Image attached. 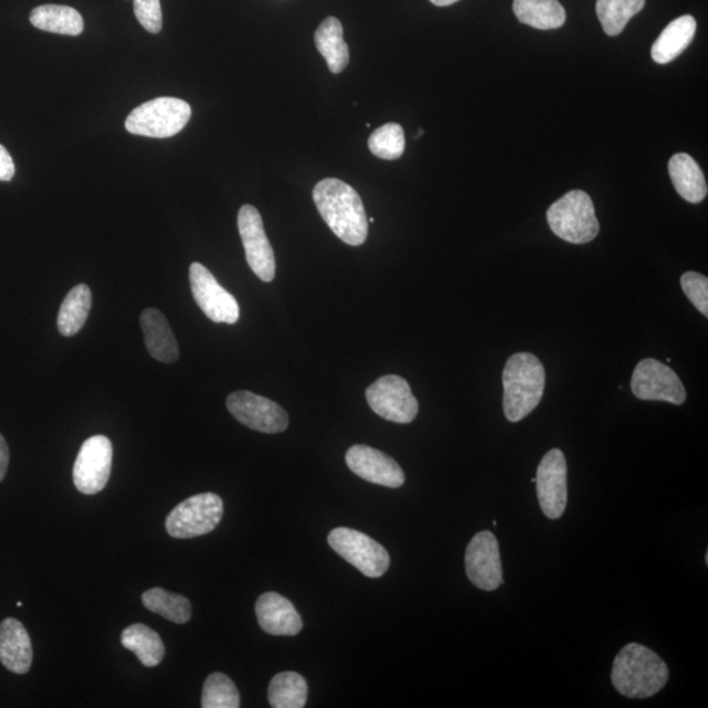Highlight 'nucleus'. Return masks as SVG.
I'll return each instance as SVG.
<instances>
[{"instance_id": "nucleus-9", "label": "nucleus", "mask_w": 708, "mask_h": 708, "mask_svg": "<svg viewBox=\"0 0 708 708\" xmlns=\"http://www.w3.org/2000/svg\"><path fill=\"white\" fill-rule=\"evenodd\" d=\"M189 283L196 303L214 324L235 325L240 320L241 308L235 297L216 282L205 266L193 263L189 268Z\"/></svg>"}, {"instance_id": "nucleus-31", "label": "nucleus", "mask_w": 708, "mask_h": 708, "mask_svg": "<svg viewBox=\"0 0 708 708\" xmlns=\"http://www.w3.org/2000/svg\"><path fill=\"white\" fill-rule=\"evenodd\" d=\"M369 150L373 156L395 160L403 156L405 149L404 130L401 125L390 123L381 126L369 138Z\"/></svg>"}, {"instance_id": "nucleus-5", "label": "nucleus", "mask_w": 708, "mask_h": 708, "mask_svg": "<svg viewBox=\"0 0 708 708\" xmlns=\"http://www.w3.org/2000/svg\"><path fill=\"white\" fill-rule=\"evenodd\" d=\"M191 116V105L187 102L177 97H158L131 110L125 128L136 136L168 138L184 129Z\"/></svg>"}, {"instance_id": "nucleus-24", "label": "nucleus", "mask_w": 708, "mask_h": 708, "mask_svg": "<svg viewBox=\"0 0 708 708\" xmlns=\"http://www.w3.org/2000/svg\"><path fill=\"white\" fill-rule=\"evenodd\" d=\"M514 11L522 24L542 31L558 30L567 19L558 0H514Z\"/></svg>"}, {"instance_id": "nucleus-14", "label": "nucleus", "mask_w": 708, "mask_h": 708, "mask_svg": "<svg viewBox=\"0 0 708 708\" xmlns=\"http://www.w3.org/2000/svg\"><path fill=\"white\" fill-rule=\"evenodd\" d=\"M567 461L564 453L552 448L539 464L536 476L539 506L550 520L564 515L568 503Z\"/></svg>"}, {"instance_id": "nucleus-22", "label": "nucleus", "mask_w": 708, "mask_h": 708, "mask_svg": "<svg viewBox=\"0 0 708 708\" xmlns=\"http://www.w3.org/2000/svg\"><path fill=\"white\" fill-rule=\"evenodd\" d=\"M315 45L334 74L345 72L349 63V47L339 19L327 18L315 32Z\"/></svg>"}, {"instance_id": "nucleus-25", "label": "nucleus", "mask_w": 708, "mask_h": 708, "mask_svg": "<svg viewBox=\"0 0 708 708\" xmlns=\"http://www.w3.org/2000/svg\"><path fill=\"white\" fill-rule=\"evenodd\" d=\"M91 306H93V294L86 284L76 285L67 293L60 308L57 326L59 331L70 338L81 331L86 325Z\"/></svg>"}, {"instance_id": "nucleus-2", "label": "nucleus", "mask_w": 708, "mask_h": 708, "mask_svg": "<svg viewBox=\"0 0 708 708\" xmlns=\"http://www.w3.org/2000/svg\"><path fill=\"white\" fill-rule=\"evenodd\" d=\"M669 668L656 652L640 643H630L616 655L612 683L616 691L631 699H646L668 684Z\"/></svg>"}, {"instance_id": "nucleus-4", "label": "nucleus", "mask_w": 708, "mask_h": 708, "mask_svg": "<svg viewBox=\"0 0 708 708\" xmlns=\"http://www.w3.org/2000/svg\"><path fill=\"white\" fill-rule=\"evenodd\" d=\"M552 233L566 242L584 244L600 233L594 203L583 191H571L553 202L547 212Z\"/></svg>"}, {"instance_id": "nucleus-33", "label": "nucleus", "mask_w": 708, "mask_h": 708, "mask_svg": "<svg viewBox=\"0 0 708 708\" xmlns=\"http://www.w3.org/2000/svg\"><path fill=\"white\" fill-rule=\"evenodd\" d=\"M136 17L147 32L159 33L162 30L163 17L160 0H133Z\"/></svg>"}, {"instance_id": "nucleus-32", "label": "nucleus", "mask_w": 708, "mask_h": 708, "mask_svg": "<svg viewBox=\"0 0 708 708\" xmlns=\"http://www.w3.org/2000/svg\"><path fill=\"white\" fill-rule=\"evenodd\" d=\"M685 296L696 306L697 310L708 317V278L697 272H686L681 277Z\"/></svg>"}, {"instance_id": "nucleus-20", "label": "nucleus", "mask_w": 708, "mask_h": 708, "mask_svg": "<svg viewBox=\"0 0 708 708\" xmlns=\"http://www.w3.org/2000/svg\"><path fill=\"white\" fill-rule=\"evenodd\" d=\"M697 31V21L690 15L673 20L652 46V60L661 65L675 61L691 44Z\"/></svg>"}, {"instance_id": "nucleus-18", "label": "nucleus", "mask_w": 708, "mask_h": 708, "mask_svg": "<svg viewBox=\"0 0 708 708\" xmlns=\"http://www.w3.org/2000/svg\"><path fill=\"white\" fill-rule=\"evenodd\" d=\"M32 661V642L23 623L15 619L0 623V663L17 675H25Z\"/></svg>"}, {"instance_id": "nucleus-16", "label": "nucleus", "mask_w": 708, "mask_h": 708, "mask_svg": "<svg viewBox=\"0 0 708 708\" xmlns=\"http://www.w3.org/2000/svg\"><path fill=\"white\" fill-rule=\"evenodd\" d=\"M350 472L363 480L389 488L404 485L405 475L401 466L390 455L367 445H355L346 455Z\"/></svg>"}, {"instance_id": "nucleus-30", "label": "nucleus", "mask_w": 708, "mask_h": 708, "mask_svg": "<svg viewBox=\"0 0 708 708\" xmlns=\"http://www.w3.org/2000/svg\"><path fill=\"white\" fill-rule=\"evenodd\" d=\"M201 706L203 708H240L241 696L233 679L223 673H213L203 684Z\"/></svg>"}, {"instance_id": "nucleus-36", "label": "nucleus", "mask_w": 708, "mask_h": 708, "mask_svg": "<svg viewBox=\"0 0 708 708\" xmlns=\"http://www.w3.org/2000/svg\"><path fill=\"white\" fill-rule=\"evenodd\" d=\"M434 6L446 7L459 2V0H431Z\"/></svg>"}, {"instance_id": "nucleus-8", "label": "nucleus", "mask_w": 708, "mask_h": 708, "mask_svg": "<svg viewBox=\"0 0 708 708\" xmlns=\"http://www.w3.org/2000/svg\"><path fill=\"white\" fill-rule=\"evenodd\" d=\"M367 401L378 416L398 424H410L419 413L411 385L399 376H384L367 390Z\"/></svg>"}, {"instance_id": "nucleus-21", "label": "nucleus", "mask_w": 708, "mask_h": 708, "mask_svg": "<svg viewBox=\"0 0 708 708\" xmlns=\"http://www.w3.org/2000/svg\"><path fill=\"white\" fill-rule=\"evenodd\" d=\"M668 168L673 186L684 200L699 203L706 199L708 189L704 171L688 154L673 156Z\"/></svg>"}, {"instance_id": "nucleus-23", "label": "nucleus", "mask_w": 708, "mask_h": 708, "mask_svg": "<svg viewBox=\"0 0 708 708\" xmlns=\"http://www.w3.org/2000/svg\"><path fill=\"white\" fill-rule=\"evenodd\" d=\"M38 30L80 36L84 30L83 18L78 11L68 6L44 4L36 7L30 17Z\"/></svg>"}, {"instance_id": "nucleus-26", "label": "nucleus", "mask_w": 708, "mask_h": 708, "mask_svg": "<svg viewBox=\"0 0 708 708\" xmlns=\"http://www.w3.org/2000/svg\"><path fill=\"white\" fill-rule=\"evenodd\" d=\"M121 643L126 649L136 654L145 667H157L163 661L166 651L163 641L156 631L136 623L124 630Z\"/></svg>"}, {"instance_id": "nucleus-28", "label": "nucleus", "mask_w": 708, "mask_h": 708, "mask_svg": "<svg viewBox=\"0 0 708 708\" xmlns=\"http://www.w3.org/2000/svg\"><path fill=\"white\" fill-rule=\"evenodd\" d=\"M142 602L150 612L178 625L187 623L192 616L191 602L184 595L167 592L162 588L149 589L144 593Z\"/></svg>"}, {"instance_id": "nucleus-1", "label": "nucleus", "mask_w": 708, "mask_h": 708, "mask_svg": "<svg viewBox=\"0 0 708 708\" xmlns=\"http://www.w3.org/2000/svg\"><path fill=\"white\" fill-rule=\"evenodd\" d=\"M313 198L321 219L339 240L355 247L367 242V212L352 187L339 179H325L314 188Z\"/></svg>"}, {"instance_id": "nucleus-35", "label": "nucleus", "mask_w": 708, "mask_h": 708, "mask_svg": "<svg viewBox=\"0 0 708 708\" xmlns=\"http://www.w3.org/2000/svg\"><path fill=\"white\" fill-rule=\"evenodd\" d=\"M10 451L4 437L0 434V482L4 479L7 468H9Z\"/></svg>"}, {"instance_id": "nucleus-10", "label": "nucleus", "mask_w": 708, "mask_h": 708, "mask_svg": "<svg viewBox=\"0 0 708 708\" xmlns=\"http://www.w3.org/2000/svg\"><path fill=\"white\" fill-rule=\"evenodd\" d=\"M631 390L641 401H661L675 405H681L686 401V390L676 371L654 359L636 364Z\"/></svg>"}, {"instance_id": "nucleus-15", "label": "nucleus", "mask_w": 708, "mask_h": 708, "mask_svg": "<svg viewBox=\"0 0 708 708\" xmlns=\"http://www.w3.org/2000/svg\"><path fill=\"white\" fill-rule=\"evenodd\" d=\"M467 578L482 591L493 592L504 584L499 542L490 531H480L468 543L465 557Z\"/></svg>"}, {"instance_id": "nucleus-3", "label": "nucleus", "mask_w": 708, "mask_h": 708, "mask_svg": "<svg viewBox=\"0 0 708 708\" xmlns=\"http://www.w3.org/2000/svg\"><path fill=\"white\" fill-rule=\"evenodd\" d=\"M546 373L538 357L516 353L509 357L503 371L504 413L510 423L521 422L541 403Z\"/></svg>"}, {"instance_id": "nucleus-6", "label": "nucleus", "mask_w": 708, "mask_h": 708, "mask_svg": "<svg viewBox=\"0 0 708 708\" xmlns=\"http://www.w3.org/2000/svg\"><path fill=\"white\" fill-rule=\"evenodd\" d=\"M223 501L215 494H200L179 504L166 520L168 535L178 539L205 536L219 527Z\"/></svg>"}, {"instance_id": "nucleus-11", "label": "nucleus", "mask_w": 708, "mask_h": 708, "mask_svg": "<svg viewBox=\"0 0 708 708\" xmlns=\"http://www.w3.org/2000/svg\"><path fill=\"white\" fill-rule=\"evenodd\" d=\"M226 404L231 415L252 431L276 434L289 426V416L282 405L254 392L235 391Z\"/></svg>"}, {"instance_id": "nucleus-29", "label": "nucleus", "mask_w": 708, "mask_h": 708, "mask_svg": "<svg viewBox=\"0 0 708 708\" xmlns=\"http://www.w3.org/2000/svg\"><path fill=\"white\" fill-rule=\"evenodd\" d=\"M644 4L646 0H598L595 11L607 36H619Z\"/></svg>"}, {"instance_id": "nucleus-12", "label": "nucleus", "mask_w": 708, "mask_h": 708, "mask_svg": "<svg viewBox=\"0 0 708 708\" xmlns=\"http://www.w3.org/2000/svg\"><path fill=\"white\" fill-rule=\"evenodd\" d=\"M237 228L250 268L262 282H273L276 276V257L258 210L252 205H243L237 214Z\"/></svg>"}, {"instance_id": "nucleus-37", "label": "nucleus", "mask_w": 708, "mask_h": 708, "mask_svg": "<svg viewBox=\"0 0 708 708\" xmlns=\"http://www.w3.org/2000/svg\"><path fill=\"white\" fill-rule=\"evenodd\" d=\"M705 560H706V564H708V552H706V558H705Z\"/></svg>"}, {"instance_id": "nucleus-17", "label": "nucleus", "mask_w": 708, "mask_h": 708, "mask_svg": "<svg viewBox=\"0 0 708 708\" xmlns=\"http://www.w3.org/2000/svg\"><path fill=\"white\" fill-rule=\"evenodd\" d=\"M258 625L273 636H296L303 631V616L284 595L264 593L256 602Z\"/></svg>"}, {"instance_id": "nucleus-38", "label": "nucleus", "mask_w": 708, "mask_h": 708, "mask_svg": "<svg viewBox=\"0 0 708 708\" xmlns=\"http://www.w3.org/2000/svg\"><path fill=\"white\" fill-rule=\"evenodd\" d=\"M368 222L373 223V222H374V219H369V221H368Z\"/></svg>"}, {"instance_id": "nucleus-7", "label": "nucleus", "mask_w": 708, "mask_h": 708, "mask_svg": "<svg viewBox=\"0 0 708 708\" xmlns=\"http://www.w3.org/2000/svg\"><path fill=\"white\" fill-rule=\"evenodd\" d=\"M328 545L367 578H381L389 571L388 550L361 531L349 528L334 529L329 532Z\"/></svg>"}, {"instance_id": "nucleus-27", "label": "nucleus", "mask_w": 708, "mask_h": 708, "mask_svg": "<svg viewBox=\"0 0 708 708\" xmlns=\"http://www.w3.org/2000/svg\"><path fill=\"white\" fill-rule=\"evenodd\" d=\"M307 696L306 679L298 673L283 672L272 678L268 700L273 708H304Z\"/></svg>"}, {"instance_id": "nucleus-34", "label": "nucleus", "mask_w": 708, "mask_h": 708, "mask_svg": "<svg viewBox=\"0 0 708 708\" xmlns=\"http://www.w3.org/2000/svg\"><path fill=\"white\" fill-rule=\"evenodd\" d=\"M13 177H15V163L6 147L0 145V181H10Z\"/></svg>"}, {"instance_id": "nucleus-19", "label": "nucleus", "mask_w": 708, "mask_h": 708, "mask_svg": "<svg viewBox=\"0 0 708 708\" xmlns=\"http://www.w3.org/2000/svg\"><path fill=\"white\" fill-rule=\"evenodd\" d=\"M141 327L147 350L159 362L173 363L179 359V346L163 313L146 308L141 314Z\"/></svg>"}, {"instance_id": "nucleus-13", "label": "nucleus", "mask_w": 708, "mask_h": 708, "mask_svg": "<svg viewBox=\"0 0 708 708\" xmlns=\"http://www.w3.org/2000/svg\"><path fill=\"white\" fill-rule=\"evenodd\" d=\"M112 458L114 447L109 438L94 436L84 441L73 472L76 489L84 495L102 493L109 480Z\"/></svg>"}]
</instances>
